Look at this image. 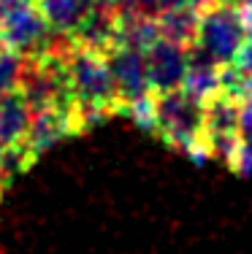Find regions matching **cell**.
I'll list each match as a JSON object with an SVG mask.
<instances>
[{
    "mask_svg": "<svg viewBox=\"0 0 252 254\" xmlns=\"http://www.w3.org/2000/svg\"><path fill=\"white\" fill-rule=\"evenodd\" d=\"M228 165H231L236 173H242V176H252V141L239 143Z\"/></svg>",
    "mask_w": 252,
    "mask_h": 254,
    "instance_id": "obj_17",
    "label": "cell"
},
{
    "mask_svg": "<svg viewBox=\"0 0 252 254\" xmlns=\"http://www.w3.org/2000/svg\"><path fill=\"white\" fill-rule=\"evenodd\" d=\"M239 138L252 141V95L239 103Z\"/></svg>",
    "mask_w": 252,
    "mask_h": 254,
    "instance_id": "obj_18",
    "label": "cell"
},
{
    "mask_svg": "<svg viewBox=\"0 0 252 254\" xmlns=\"http://www.w3.org/2000/svg\"><path fill=\"white\" fill-rule=\"evenodd\" d=\"M22 65H25V57H22V54H16L14 49H8V46L0 49V98L19 89Z\"/></svg>",
    "mask_w": 252,
    "mask_h": 254,
    "instance_id": "obj_15",
    "label": "cell"
},
{
    "mask_svg": "<svg viewBox=\"0 0 252 254\" xmlns=\"http://www.w3.org/2000/svg\"><path fill=\"white\" fill-rule=\"evenodd\" d=\"M103 54H106V63H109L114 87H117L119 111H122L125 103L139 100L152 92L149 70H147V52L130 49V46H111Z\"/></svg>",
    "mask_w": 252,
    "mask_h": 254,
    "instance_id": "obj_6",
    "label": "cell"
},
{
    "mask_svg": "<svg viewBox=\"0 0 252 254\" xmlns=\"http://www.w3.org/2000/svg\"><path fill=\"white\" fill-rule=\"evenodd\" d=\"M158 22H160V38H168L173 44L182 46H195V35H198V8L190 3L173 5V8L158 11Z\"/></svg>",
    "mask_w": 252,
    "mask_h": 254,
    "instance_id": "obj_14",
    "label": "cell"
},
{
    "mask_svg": "<svg viewBox=\"0 0 252 254\" xmlns=\"http://www.w3.org/2000/svg\"><path fill=\"white\" fill-rule=\"evenodd\" d=\"M247 35L250 27L233 0H212L209 5L198 8L195 49L203 52L220 68L236 60V52L242 49Z\"/></svg>",
    "mask_w": 252,
    "mask_h": 254,
    "instance_id": "obj_2",
    "label": "cell"
},
{
    "mask_svg": "<svg viewBox=\"0 0 252 254\" xmlns=\"http://www.w3.org/2000/svg\"><path fill=\"white\" fill-rule=\"evenodd\" d=\"M119 114L130 117L136 125L141 127V130L155 132V92L144 95V98H139V100L125 103V106H122V111H119Z\"/></svg>",
    "mask_w": 252,
    "mask_h": 254,
    "instance_id": "obj_16",
    "label": "cell"
},
{
    "mask_svg": "<svg viewBox=\"0 0 252 254\" xmlns=\"http://www.w3.org/2000/svg\"><path fill=\"white\" fill-rule=\"evenodd\" d=\"M65 135H79V127H76V114L71 111H60V108H41L33 111L30 119V130L25 135V149L30 154V160H38L44 152H49L52 146Z\"/></svg>",
    "mask_w": 252,
    "mask_h": 254,
    "instance_id": "obj_8",
    "label": "cell"
},
{
    "mask_svg": "<svg viewBox=\"0 0 252 254\" xmlns=\"http://www.w3.org/2000/svg\"><path fill=\"white\" fill-rule=\"evenodd\" d=\"M190 65V49L182 44H173L168 38H158L147 49V70L152 92H168L179 89L182 78Z\"/></svg>",
    "mask_w": 252,
    "mask_h": 254,
    "instance_id": "obj_7",
    "label": "cell"
},
{
    "mask_svg": "<svg viewBox=\"0 0 252 254\" xmlns=\"http://www.w3.org/2000/svg\"><path fill=\"white\" fill-rule=\"evenodd\" d=\"M111 5H130V3H139V0H106Z\"/></svg>",
    "mask_w": 252,
    "mask_h": 254,
    "instance_id": "obj_21",
    "label": "cell"
},
{
    "mask_svg": "<svg viewBox=\"0 0 252 254\" xmlns=\"http://www.w3.org/2000/svg\"><path fill=\"white\" fill-rule=\"evenodd\" d=\"M155 135L187 154V149L203 138V103L182 87L155 92Z\"/></svg>",
    "mask_w": 252,
    "mask_h": 254,
    "instance_id": "obj_3",
    "label": "cell"
},
{
    "mask_svg": "<svg viewBox=\"0 0 252 254\" xmlns=\"http://www.w3.org/2000/svg\"><path fill=\"white\" fill-rule=\"evenodd\" d=\"M95 3L98 0H35L49 30L60 38H71L87 19V14L95 8Z\"/></svg>",
    "mask_w": 252,
    "mask_h": 254,
    "instance_id": "obj_11",
    "label": "cell"
},
{
    "mask_svg": "<svg viewBox=\"0 0 252 254\" xmlns=\"http://www.w3.org/2000/svg\"><path fill=\"white\" fill-rule=\"evenodd\" d=\"M33 119V108L22 98V92L3 95L0 98V146H19L25 141Z\"/></svg>",
    "mask_w": 252,
    "mask_h": 254,
    "instance_id": "obj_12",
    "label": "cell"
},
{
    "mask_svg": "<svg viewBox=\"0 0 252 254\" xmlns=\"http://www.w3.org/2000/svg\"><path fill=\"white\" fill-rule=\"evenodd\" d=\"M117 27H119V5L98 0L95 8L87 14V19L79 25V30L71 35V41L95 52H106L117 41Z\"/></svg>",
    "mask_w": 252,
    "mask_h": 254,
    "instance_id": "obj_10",
    "label": "cell"
},
{
    "mask_svg": "<svg viewBox=\"0 0 252 254\" xmlns=\"http://www.w3.org/2000/svg\"><path fill=\"white\" fill-rule=\"evenodd\" d=\"M233 65H236L242 73L252 76V33L247 35V41L242 44V49L236 52V60H233Z\"/></svg>",
    "mask_w": 252,
    "mask_h": 254,
    "instance_id": "obj_19",
    "label": "cell"
},
{
    "mask_svg": "<svg viewBox=\"0 0 252 254\" xmlns=\"http://www.w3.org/2000/svg\"><path fill=\"white\" fill-rule=\"evenodd\" d=\"M60 57H63V68L71 84V95H74V114L79 132L119 114L117 87H114L103 52L87 49L65 38Z\"/></svg>",
    "mask_w": 252,
    "mask_h": 254,
    "instance_id": "obj_1",
    "label": "cell"
},
{
    "mask_svg": "<svg viewBox=\"0 0 252 254\" xmlns=\"http://www.w3.org/2000/svg\"><path fill=\"white\" fill-rule=\"evenodd\" d=\"M203 138H206L212 157L223 162H231L239 138V100L225 92L212 95L203 103Z\"/></svg>",
    "mask_w": 252,
    "mask_h": 254,
    "instance_id": "obj_5",
    "label": "cell"
},
{
    "mask_svg": "<svg viewBox=\"0 0 252 254\" xmlns=\"http://www.w3.org/2000/svg\"><path fill=\"white\" fill-rule=\"evenodd\" d=\"M233 3L239 5V11H242L244 22H247V27H250V33H252V0H233Z\"/></svg>",
    "mask_w": 252,
    "mask_h": 254,
    "instance_id": "obj_20",
    "label": "cell"
},
{
    "mask_svg": "<svg viewBox=\"0 0 252 254\" xmlns=\"http://www.w3.org/2000/svg\"><path fill=\"white\" fill-rule=\"evenodd\" d=\"M182 89L201 103H206L212 95L220 92V65L212 63L195 46H190V65H187V73L182 78Z\"/></svg>",
    "mask_w": 252,
    "mask_h": 254,
    "instance_id": "obj_13",
    "label": "cell"
},
{
    "mask_svg": "<svg viewBox=\"0 0 252 254\" xmlns=\"http://www.w3.org/2000/svg\"><path fill=\"white\" fill-rule=\"evenodd\" d=\"M0 38L22 57H38L52 49L57 35L41 16L35 0H0Z\"/></svg>",
    "mask_w": 252,
    "mask_h": 254,
    "instance_id": "obj_4",
    "label": "cell"
},
{
    "mask_svg": "<svg viewBox=\"0 0 252 254\" xmlns=\"http://www.w3.org/2000/svg\"><path fill=\"white\" fill-rule=\"evenodd\" d=\"M158 38H160V22H158V11L152 5H139V3L119 5V27L114 46H130V49L147 52Z\"/></svg>",
    "mask_w": 252,
    "mask_h": 254,
    "instance_id": "obj_9",
    "label": "cell"
}]
</instances>
